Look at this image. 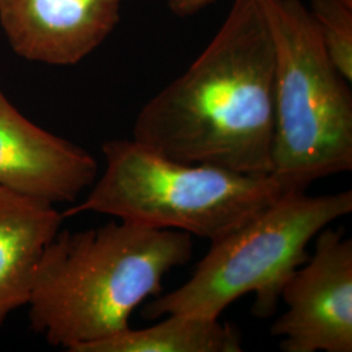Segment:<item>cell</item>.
Returning a JSON list of instances; mask_svg holds the SVG:
<instances>
[{
    "label": "cell",
    "mask_w": 352,
    "mask_h": 352,
    "mask_svg": "<svg viewBox=\"0 0 352 352\" xmlns=\"http://www.w3.org/2000/svg\"><path fill=\"white\" fill-rule=\"evenodd\" d=\"M351 212V189L322 196L285 192L251 221L213 241L193 276L160 294L141 315L146 320L174 314L219 317L231 302L253 294V315L267 318L277 311L286 282L309 258L308 244Z\"/></svg>",
    "instance_id": "5b68a950"
},
{
    "label": "cell",
    "mask_w": 352,
    "mask_h": 352,
    "mask_svg": "<svg viewBox=\"0 0 352 352\" xmlns=\"http://www.w3.org/2000/svg\"><path fill=\"white\" fill-rule=\"evenodd\" d=\"M274 68L263 0H234L200 56L141 109L133 140L180 164L272 176Z\"/></svg>",
    "instance_id": "6da1fadb"
},
{
    "label": "cell",
    "mask_w": 352,
    "mask_h": 352,
    "mask_svg": "<svg viewBox=\"0 0 352 352\" xmlns=\"http://www.w3.org/2000/svg\"><path fill=\"white\" fill-rule=\"evenodd\" d=\"M287 311L270 327L283 352L352 351V240L324 228L314 254L280 292Z\"/></svg>",
    "instance_id": "8992f818"
},
{
    "label": "cell",
    "mask_w": 352,
    "mask_h": 352,
    "mask_svg": "<svg viewBox=\"0 0 352 352\" xmlns=\"http://www.w3.org/2000/svg\"><path fill=\"white\" fill-rule=\"evenodd\" d=\"M193 254L192 235L126 221L59 231L42 254L29 322L54 347L81 352L129 327L136 308Z\"/></svg>",
    "instance_id": "7a4b0ae2"
},
{
    "label": "cell",
    "mask_w": 352,
    "mask_h": 352,
    "mask_svg": "<svg viewBox=\"0 0 352 352\" xmlns=\"http://www.w3.org/2000/svg\"><path fill=\"white\" fill-rule=\"evenodd\" d=\"M337 1H340L342 4H344L346 7H349V8H352V0H337Z\"/></svg>",
    "instance_id": "4fadbf2b"
},
{
    "label": "cell",
    "mask_w": 352,
    "mask_h": 352,
    "mask_svg": "<svg viewBox=\"0 0 352 352\" xmlns=\"http://www.w3.org/2000/svg\"><path fill=\"white\" fill-rule=\"evenodd\" d=\"M274 43L272 176L286 192L352 170L350 82L300 0H263Z\"/></svg>",
    "instance_id": "277c9868"
},
{
    "label": "cell",
    "mask_w": 352,
    "mask_h": 352,
    "mask_svg": "<svg viewBox=\"0 0 352 352\" xmlns=\"http://www.w3.org/2000/svg\"><path fill=\"white\" fill-rule=\"evenodd\" d=\"M63 219L50 202L0 187V330L28 305L38 264Z\"/></svg>",
    "instance_id": "9c48e42d"
},
{
    "label": "cell",
    "mask_w": 352,
    "mask_h": 352,
    "mask_svg": "<svg viewBox=\"0 0 352 352\" xmlns=\"http://www.w3.org/2000/svg\"><path fill=\"white\" fill-rule=\"evenodd\" d=\"M161 322L124 330L97 340L81 352H240L239 330L219 317L174 314Z\"/></svg>",
    "instance_id": "30bf717a"
},
{
    "label": "cell",
    "mask_w": 352,
    "mask_h": 352,
    "mask_svg": "<svg viewBox=\"0 0 352 352\" xmlns=\"http://www.w3.org/2000/svg\"><path fill=\"white\" fill-rule=\"evenodd\" d=\"M97 173L89 151L26 119L0 88V187L52 205L75 202Z\"/></svg>",
    "instance_id": "52a82bcc"
},
{
    "label": "cell",
    "mask_w": 352,
    "mask_h": 352,
    "mask_svg": "<svg viewBox=\"0 0 352 352\" xmlns=\"http://www.w3.org/2000/svg\"><path fill=\"white\" fill-rule=\"evenodd\" d=\"M102 153L103 174L84 201L62 213L64 218L106 214L213 243L251 221L286 192L273 176L180 164L133 139L110 140L102 145Z\"/></svg>",
    "instance_id": "3957f363"
},
{
    "label": "cell",
    "mask_w": 352,
    "mask_h": 352,
    "mask_svg": "<svg viewBox=\"0 0 352 352\" xmlns=\"http://www.w3.org/2000/svg\"><path fill=\"white\" fill-rule=\"evenodd\" d=\"M122 0H0V25L29 62L75 65L111 34Z\"/></svg>",
    "instance_id": "ba28073f"
},
{
    "label": "cell",
    "mask_w": 352,
    "mask_h": 352,
    "mask_svg": "<svg viewBox=\"0 0 352 352\" xmlns=\"http://www.w3.org/2000/svg\"><path fill=\"white\" fill-rule=\"evenodd\" d=\"M214 1L217 0H168V8L179 17H188L200 12Z\"/></svg>",
    "instance_id": "7c38bea8"
},
{
    "label": "cell",
    "mask_w": 352,
    "mask_h": 352,
    "mask_svg": "<svg viewBox=\"0 0 352 352\" xmlns=\"http://www.w3.org/2000/svg\"><path fill=\"white\" fill-rule=\"evenodd\" d=\"M308 11L330 62L351 84L352 8L337 0H311Z\"/></svg>",
    "instance_id": "8fae6325"
}]
</instances>
